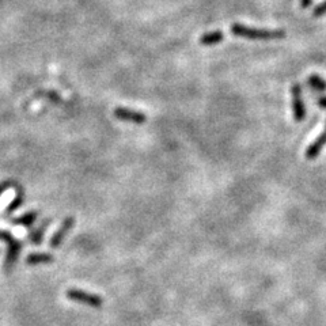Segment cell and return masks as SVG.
<instances>
[{"label":"cell","mask_w":326,"mask_h":326,"mask_svg":"<svg viewBox=\"0 0 326 326\" xmlns=\"http://www.w3.org/2000/svg\"><path fill=\"white\" fill-rule=\"evenodd\" d=\"M12 185H15V182H12V181H6V182L0 183V196L3 195L4 192L7 191L8 188H11Z\"/></svg>","instance_id":"15"},{"label":"cell","mask_w":326,"mask_h":326,"mask_svg":"<svg viewBox=\"0 0 326 326\" xmlns=\"http://www.w3.org/2000/svg\"><path fill=\"white\" fill-rule=\"evenodd\" d=\"M311 3H313V0H302V2H300V6H302L303 8H307L310 7Z\"/></svg>","instance_id":"17"},{"label":"cell","mask_w":326,"mask_h":326,"mask_svg":"<svg viewBox=\"0 0 326 326\" xmlns=\"http://www.w3.org/2000/svg\"><path fill=\"white\" fill-rule=\"evenodd\" d=\"M114 115L119 120H121V121H127V123L144 124L147 121V115L146 114L127 108H115Z\"/></svg>","instance_id":"6"},{"label":"cell","mask_w":326,"mask_h":326,"mask_svg":"<svg viewBox=\"0 0 326 326\" xmlns=\"http://www.w3.org/2000/svg\"><path fill=\"white\" fill-rule=\"evenodd\" d=\"M0 238L8 243L7 259H6V265H4V267H6V271H10V269L14 267V264H15L18 255H19L20 243L12 238V235H10L8 232H4V231H0Z\"/></svg>","instance_id":"4"},{"label":"cell","mask_w":326,"mask_h":326,"mask_svg":"<svg viewBox=\"0 0 326 326\" xmlns=\"http://www.w3.org/2000/svg\"><path fill=\"white\" fill-rule=\"evenodd\" d=\"M291 98H292V113L296 123H302L306 119V105L303 101L302 87L299 83H292L291 86Z\"/></svg>","instance_id":"2"},{"label":"cell","mask_w":326,"mask_h":326,"mask_svg":"<svg viewBox=\"0 0 326 326\" xmlns=\"http://www.w3.org/2000/svg\"><path fill=\"white\" fill-rule=\"evenodd\" d=\"M28 265H40V264L53 263V255L49 253H33L26 259Z\"/></svg>","instance_id":"9"},{"label":"cell","mask_w":326,"mask_h":326,"mask_svg":"<svg viewBox=\"0 0 326 326\" xmlns=\"http://www.w3.org/2000/svg\"><path fill=\"white\" fill-rule=\"evenodd\" d=\"M25 203V193L22 189H18V192H16V196L14 197V200H12L11 203H10V205H8V208L6 209V212L7 214H12V212H15L16 209L19 207H22V204Z\"/></svg>","instance_id":"13"},{"label":"cell","mask_w":326,"mask_h":326,"mask_svg":"<svg viewBox=\"0 0 326 326\" xmlns=\"http://www.w3.org/2000/svg\"><path fill=\"white\" fill-rule=\"evenodd\" d=\"M310 87L313 90H317V91H326V80L322 79L321 76L317 75V74H311L307 79Z\"/></svg>","instance_id":"11"},{"label":"cell","mask_w":326,"mask_h":326,"mask_svg":"<svg viewBox=\"0 0 326 326\" xmlns=\"http://www.w3.org/2000/svg\"><path fill=\"white\" fill-rule=\"evenodd\" d=\"M317 104L321 109H326V97L325 96H321L318 97V100H317Z\"/></svg>","instance_id":"16"},{"label":"cell","mask_w":326,"mask_h":326,"mask_svg":"<svg viewBox=\"0 0 326 326\" xmlns=\"http://www.w3.org/2000/svg\"><path fill=\"white\" fill-rule=\"evenodd\" d=\"M223 38H224L223 33L220 30H215V32L205 33L200 37V44L204 45V46H214V45L222 42Z\"/></svg>","instance_id":"8"},{"label":"cell","mask_w":326,"mask_h":326,"mask_svg":"<svg viewBox=\"0 0 326 326\" xmlns=\"http://www.w3.org/2000/svg\"><path fill=\"white\" fill-rule=\"evenodd\" d=\"M231 33L235 37H241V38H247V40H261V41H269V40H280L286 37L284 30H268V29H255V28H247L243 25L232 24L231 25Z\"/></svg>","instance_id":"1"},{"label":"cell","mask_w":326,"mask_h":326,"mask_svg":"<svg viewBox=\"0 0 326 326\" xmlns=\"http://www.w3.org/2000/svg\"><path fill=\"white\" fill-rule=\"evenodd\" d=\"M37 218H38V212L33 211V212H28L25 215L19 216V218L12 219V223L15 224H22V226H32L33 223L36 222Z\"/></svg>","instance_id":"12"},{"label":"cell","mask_w":326,"mask_h":326,"mask_svg":"<svg viewBox=\"0 0 326 326\" xmlns=\"http://www.w3.org/2000/svg\"><path fill=\"white\" fill-rule=\"evenodd\" d=\"M49 223H51V220L48 219V220H45L37 230L33 231L32 234H30V242L34 243V245H40V243L42 242V238H44V234L45 231H46V228H48Z\"/></svg>","instance_id":"10"},{"label":"cell","mask_w":326,"mask_h":326,"mask_svg":"<svg viewBox=\"0 0 326 326\" xmlns=\"http://www.w3.org/2000/svg\"><path fill=\"white\" fill-rule=\"evenodd\" d=\"M326 146V124H325V128H323L322 133L317 137V139L313 142V143L307 147L306 150V159L309 160H313L315 159L317 156L321 154L322 151V148Z\"/></svg>","instance_id":"7"},{"label":"cell","mask_w":326,"mask_h":326,"mask_svg":"<svg viewBox=\"0 0 326 326\" xmlns=\"http://www.w3.org/2000/svg\"><path fill=\"white\" fill-rule=\"evenodd\" d=\"M75 224V219L72 218V216H68V218L64 219V222L61 223V226L57 231H56L55 234L52 235V238H51V242H49V246L51 247H59L61 245L65 237L68 235V232L71 231V228L74 227Z\"/></svg>","instance_id":"5"},{"label":"cell","mask_w":326,"mask_h":326,"mask_svg":"<svg viewBox=\"0 0 326 326\" xmlns=\"http://www.w3.org/2000/svg\"><path fill=\"white\" fill-rule=\"evenodd\" d=\"M325 14H326V0L319 4V6H317V7L314 8V11H313V15L314 16H322L325 15Z\"/></svg>","instance_id":"14"},{"label":"cell","mask_w":326,"mask_h":326,"mask_svg":"<svg viewBox=\"0 0 326 326\" xmlns=\"http://www.w3.org/2000/svg\"><path fill=\"white\" fill-rule=\"evenodd\" d=\"M67 298L74 300V302L83 303L90 307H101L104 303V299L101 298L100 295L91 294V292H86L82 290H68Z\"/></svg>","instance_id":"3"}]
</instances>
